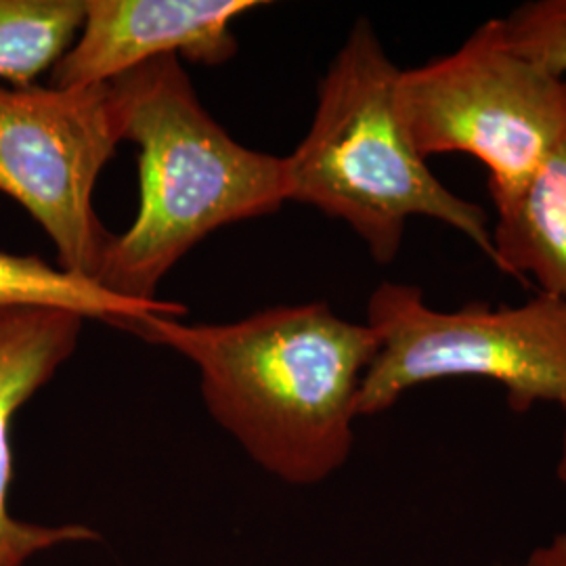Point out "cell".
<instances>
[{"mask_svg": "<svg viewBox=\"0 0 566 566\" xmlns=\"http://www.w3.org/2000/svg\"><path fill=\"white\" fill-rule=\"evenodd\" d=\"M128 332L198 367L212 420L273 479L322 485L348 462L357 397L380 346L369 325L306 303L231 324L149 315Z\"/></svg>", "mask_w": 566, "mask_h": 566, "instance_id": "obj_1", "label": "cell"}, {"mask_svg": "<svg viewBox=\"0 0 566 566\" xmlns=\"http://www.w3.org/2000/svg\"><path fill=\"white\" fill-rule=\"evenodd\" d=\"M122 142L139 147V208L114 235L95 282L154 303L158 285L203 238L290 202L285 158L235 142L198 99L181 60L164 57L109 82Z\"/></svg>", "mask_w": 566, "mask_h": 566, "instance_id": "obj_2", "label": "cell"}, {"mask_svg": "<svg viewBox=\"0 0 566 566\" xmlns=\"http://www.w3.org/2000/svg\"><path fill=\"white\" fill-rule=\"evenodd\" d=\"M401 67L359 18L317 84L311 126L285 156L290 202L348 224L378 264L397 261L411 219L462 233L493 259L485 208L441 181L409 142L395 103Z\"/></svg>", "mask_w": 566, "mask_h": 566, "instance_id": "obj_3", "label": "cell"}, {"mask_svg": "<svg viewBox=\"0 0 566 566\" xmlns=\"http://www.w3.org/2000/svg\"><path fill=\"white\" fill-rule=\"evenodd\" d=\"M378 353L357 397V418H374L418 386L489 380L525 413L539 403L566 413V301L539 292L523 304L437 308L409 283H380L367 303Z\"/></svg>", "mask_w": 566, "mask_h": 566, "instance_id": "obj_4", "label": "cell"}, {"mask_svg": "<svg viewBox=\"0 0 566 566\" xmlns=\"http://www.w3.org/2000/svg\"><path fill=\"white\" fill-rule=\"evenodd\" d=\"M395 103L422 158L464 154L485 166L493 208L566 139V76L521 53L502 18L483 21L455 51L401 70Z\"/></svg>", "mask_w": 566, "mask_h": 566, "instance_id": "obj_5", "label": "cell"}, {"mask_svg": "<svg viewBox=\"0 0 566 566\" xmlns=\"http://www.w3.org/2000/svg\"><path fill=\"white\" fill-rule=\"evenodd\" d=\"M120 143V107L109 82L88 88L0 82V193L41 224L57 266L91 282L114 238L93 196Z\"/></svg>", "mask_w": 566, "mask_h": 566, "instance_id": "obj_6", "label": "cell"}, {"mask_svg": "<svg viewBox=\"0 0 566 566\" xmlns=\"http://www.w3.org/2000/svg\"><path fill=\"white\" fill-rule=\"evenodd\" d=\"M259 0H84L81 30L51 70L55 88L116 81L149 61L221 65L235 57L233 21Z\"/></svg>", "mask_w": 566, "mask_h": 566, "instance_id": "obj_7", "label": "cell"}, {"mask_svg": "<svg viewBox=\"0 0 566 566\" xmlns=\"http://www.w3.org/2000/svg\"><path fill=\"white\" fill-rule=\"evenodd\" d=\"M84 317L46 306H0V544L23 546L36 554L99 539L86 525L44 526L11 516L13 420L21 407L53 380L76 353Z\"/></svg>", "mask_w": 566, "mask_h": 566, "instance_id": "obj_8", "label": "cell"}, {"mask_svg": "<svg viewBox=\"0 0 566 566\" xmlns=\"http://www.w3.org/2000/svg\"><path fill=\"white\" fill-rule=\"evenodd\" d=\"M495 214L491 263L566 301V139Z\"/></svg>", "mask_w": 566, "mask_h": 566, "instance_id": "obj_9", "label": "cell"}, {"mask_svg": "<svg viewBox=\"0 0 566 566\" xmlns=\"http://www.w3.org/2000/svg\"><path fill=\"white\" fill-rule=\"evenodd\" d=\"M0 306H46L102 319L128 332L149 315L182 317L185 306L168 301H128L107 292L99 283L67 273L39 256L0 252Z\"/></svg>", "mask_w": 566, "mask_h": 566, "instance_id": "obj_10", "label": "cell"}, {"mask_svg": "<svg viewBox=\"0 0 566 566\" xmlns=\"http://www.w3.org/2000/svg\"><path fill=\"white\" fill-rule=\"evenodd\" d=\"M84 0H0V82L30 86L81 30Z\"/></svg>", "mask_w": 566, "mask_h": 566, "instance_id": "obj_11", "label": "cell"}, {"mask_svg": "<svg viewBox=\"0 0 566 566\" xmlns=\"http://www.w3.org/2000/svg\"><path fill=\"white\" fill-rule=\"evenodd\" d=\"M502 21L521 53L566 76V0H526Z\"/></svg>", "mask_w": 566, "mask_h": 566, "instance_id": "obj_12", "label": "cell"}, {"mask_svg": "<svg viewBox=\"0 0 566 566\" xmlns=\"http://www.w3.org/2000/svg\"><path fill=\"white\" fill-rule=\"evenodd\" d=\"M516 566H566V531L533 547Z\"/></svg>", "mask_w": 566, "mask_h": 566, "instance_id": "obj_13", "label": "cell"}, {"mask_svg": "<svg viewBox=\"0 0 566 566\" xmlns=\"http://www.w3.org/2000/svg\"><path fill=\"white\" fill-rule=\"evenodd\" d=\"M32 556H36V552L30 547L0 544V566H23Z\"/></svg>", "mask_w": 566, "mask_h": 566, "instance_id": "obj_14", "label": "cell"}, {"mask_svg": "<svg viewBox=\"0 0 566 566\" xmlns=\"http://www.w3.org/2000/svg\"><path fill=\"white\" fill-rule=\"evenodd\" d=\"M556 474H558V481L563 483L566 489V426L565 432H563V443H560V455H558V465H556Z\"/></svg>", "mask_w": 566, "mask_h": 566, "instance_id": "obj_15", "label": "cell"}]
</instances>
